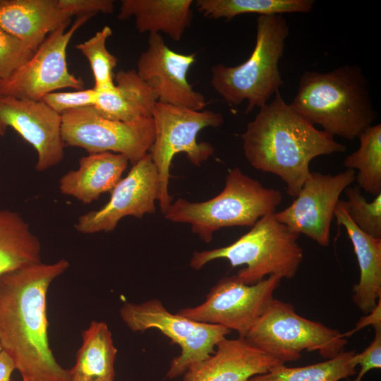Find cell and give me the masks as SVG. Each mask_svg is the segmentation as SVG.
Segmentation results:
<instances>
[{"label": "cell", "instance_id": "obj_9", "mask_svg": "<svg viewBox=\"0 0 381 381\" xmlns=\"http://www.w3.org/2000/svg\"><path fill=\"white\" fill-rule=\"evenodd\" d=\"M61 116L65 146L81 147L89 154H121L133 165L149 152L154 141L152 117L114 121L103 117L94 107L70 110Z\"/></svg>", "mask_w": 381, "mask_h": 381}, {"label": "cell", "instance_id": "obj_22", "mask_svg": "<svg viewBox=\"0 0 381 381\" xmlns=\"http://www.w3.org/2000/svg\"><path fill=\"white\" fill-rule=\"evenodd\" d=\"M81 335L82 344L70 370L71 377L114 380L117 349L107 325L93 320Z\"/></svg>", "mask_w": 381, "mask_h": 381}, {"label": "cell", "instance_id": "obj_25", "mask_svg": "<svg viewBox=\"0 0 381 381\" xmlns=\"http://www.w3.org/2000/svg\"><path fill=\"white\" fill-rule=\"evenodd\" d=\"M314 0H197L196 8L210 19L234 17L248 13L258 16L282 15L289 13H309Z\"/></svg>", "mask_w": 381, "mask_h": 381}, {"label": "cell", "instance_id": "obj_8", "mask_svg": "<svg viewBox=\"0 0 381 381\" xmlns=\"http://www.w3.org/2000/svg\"><path fill=\"white\" fill-rule=\"evenodd\" d=\"M155 138L149 154L159 180V207L164 214L171 203L169 193L170 167L174 156L186 155L189 162L200 167L214 155L213 145L198 143L197 135L205 128H217L224 121L222 114L210 110L196 111L157 102L152 113Z\"/></svg>", "mask_w": 381, "mask_h": 381}, {"label": "cell", "instance_id": "obj_27", "mask_svg": "<svg viewBox=\"0 0 381 381\" xmlns=\"http://www.w3.org/2000/svg\"><path fill=\"white\" fill-rule=\"evenodd\" d=\"M355 353L343 351L325 361L301 367L283 364L248 381H339L356 374V365L352 359Z\"/></svg>", "mask_w": 381, "mask_h": 381}, {"label": "cell", "instance_id": "obj_1", "mask_svg": "<svg viewBox=\"0 0 381 381\" xmlns=\"http://www.w3.org/2000/svg\"><path fill=\"white\" fill-rule=\"evenodd\" d=\"M69 266L61 259L0 276V345L23 381L71 380V370L57 362L49 346L47 318L49 287Z\"/></svg>", "mask_w": 381, "mask_h": 381}, {"label": "cell", "instance_id": "obj_13", "mask_svg": "<svg viewBox=\"0 0 381 381\" xmlns=\"http://www.w3.org/2000/svg\"><path fill=\"white\" fill-rule=\"evenodd\" d=\"M159 189V176L147 153L116 185L109 201L100 209L80 215L75 229L85 234L110 232L125 217L140 219L146 214H154Z\"/></svg>", "mask_w": 381, "mask_h": 381}, {"label": "cell", "instance_id": "obj_7", "mask_svg": "<svg viewBox=\"0 0 381 381\" xmlns=\"http://www.w3.org/2000/svg\"><path fill=\"white\" fill-rule=\"evenodd\" d=\"M244 339L283 363L296 361L303 351L329 359L344 351L346 338L339 331L305 318L294 307L274 298Z\"/></svg>", "mask_w": 381, "mask_h": 381}, {"label": "cell", "instance_id": "obj_29", "mask_svg": "<svg viewBox=\"0 0 381 381\" xmlns=\"http://www.w3.org/2000/svg\"><path fill=\"white\" fill-rule=\"evenodd\" d=\"M111 35V28L105 25L89 40L75 46L90 63L95 80L93 88L97 92L108 90L114 86V69L118 59L106 46L107 40Z\"/></svg>", "mask_w": 381, "mask_h": 381}, {"label": "cell", "instance_id": "obj_32", "mask_svg": "<svg viewBox=\"0 0 381 381\" xmlns=\"http://www.w3.org/2000/svg\"><path fill=\"white\" fill-rule=\"evenodd\" d=\"M97 98V91L93 87L71 92H53L44 95L42 100L57 114L80 108L94 107Z\"/></svg>", "mask_w": 381, "mask_h": 381}, {"label": "cell", "instance_id": "obj_23", "mask_svg": "<svg viewBox=\"0 0 381 381\" xmlns=\"http://www.w3.org/2000/svg\"><path fill=\"white\" fill-rule=\"evenodd\" d=\"M42 262L41 244L18 212L0 209V276Z\"/></svg>", "mask_w": 381, "mask_h": 381}, {"label": "cell", "instance_id": "obj_16", "mask_svg": "<svg viewBox=\"0 0 381 381\" xmlns=\"http://www.w3.org/2000/svg\"><path fill=\"white\" fill-rule=\"evenodd\" d=\"M283 364L244 338H224L217 345L213 355L184 373L183 381H248Z\"/></svg>", "mask_w": 381, "mask_h": 381}, {"label": "cell", "instance_id": "obj_36", "mask_svg": "<svg viewBox=\"0 0 381 381\" xmlns=\"http://www.w3.org/2000/svg\"><path fill=\"white\" fill-rule=\"evenodd\" d=\"M15 369L11 358L1 351L0 353V381H10L11 373Z\"/></svg>", "mask_w": 381, "mask_h": 381}, {"label": "cell", "instance_id": "obj_38", "mask_svg": "<svg viewBox=\"0 0 381 381\" xmlns=\"http://www.w3.org/2000/svg\"><path fill=\"white\" fill-rule=\"evenodd\" d=\"M1 351H2V349H1V345H0V353L1 352Z\"/></svg>", "mask_w": 381, "mask_h": 381}, {"label": "cell", "instance_id": "obj_2", "mask_svg": "<svg viewBox=\"0 0 381 381\" xmlns=\"http://www.w3.org/2000/svg\"><path fill=\"white\" fill-rule=\"evenodd\" d=\"M244 155L255 169L279 176L296 198L310 174L315 157L342 153L346 147L294 111L279 90L260 108L241 135Z\"/></svg>", "mask_w": 381, "mask_h": 381}, {"label": "cell", "instance_id": "obj_28", "mask_svg": "<svg viewBox=\"0 0 381 381\" xmlns=\"http://www.w3.org/2000/svg\"><path fill=\"white\" fill-rule=\"evenodd\" d=\"M230 332L219 325L198 322L192 333L179 345L181 354L171 361L167 376L175 378L193 365L206 360Z\"/></svg>", "mask_w": 381, "mask_h": 381}, {"label": "cell", "instance_id": "obj_19", "mask_svg": "<svg viewBox=\"0 0 381 381\" xmlns=\"http://www.w3.org/2000/svg\"><path fill=\"white\" fill-rule=\"evenodd\" d=\"M334 217L339 226L345 227L360 270V278L353 286L352 301L364 314L370 313L381 298V239L361 231L351 220L339 200Z\"/></svg>", "mask_w": 381, "mask_h": 381}, {"label": "cell", "instance_id": "obj_30", "mask_svg": "<svg viewBox=\"0 0 381 381\" xmlns=\"http://www.w3.org/2000/svg\"><path fill=\"white\" fill-rule=\"evenodd\" d=\"M346 200H339L353 224L368 236L381 239V193L368 202L357 186L345 189Z\"/></svg>", "mask_w": 381, "mask_h": 381}, {"label": "cell", "instance_id": "obj_24", "mask_svg": "<svg viewBox=\"0 0 381 381\" xmlns=\"http://www.w3.org/2000/svg\"><path fill=\"white\" fill-rule=\"evenodd\" d=\"M119 315L132 332L157 329L179 346L198 323L177 313L172 314L157 299L141 303H126L120 308Z\"/></svg>", "mask_w": 381, "mask_h": 381}, {"label": "cell", "instance_id": "obj_12", "mask_svg": "<svg viewBox=\"0 0 381 381\" xmlns=\"http://www.w3.org/2000/svg\"><path fill=\"white\" fill-rule=\"evenodd\" d=\"M356 173L346 169L336 174L310 172L292 203L275 212L276 219L291 231L304 234L320 246H329L334 209Z\"/></svg>", "mask_w": 381, "mask_h": 381}, {"label": "cell", "instance_id": "obj_34", "mask_svg": "<svg viewBox=\"0 0 381 381\" xmlns=\"http://www.w3.org/2000/svg\"><path fill=\"white\" fill-rule=\"evenodd\" d=\"M62 10L73 16H95L99 13L110 14L114 12L111 0H58Z\"/></svg>", "mask_w": 381, "mask_h": 381}, {"label": "cell", "instance_id": "obj_39", "mask_svg": "<svg viewBox=\"0 0 381 381\" xmlns=\"http://www.w3.org/2000/svg\"><path fill=\"white\" fill-rule=\"evenodd\" d=\"M1 80H0V85H1Z\"/></svg>", "mask_w": 381, "mask_h": 381}, {"label": "cell", "instance_id": "obj_21", "mask_svg": "<svg viewBox=\"0 0 381 381\" xmlns=\"http://www.w3.org/2000/svg\"><path fill=\"white\" fill-rule=\"evenodd\" d=\"M192 0H123L118 18H135L140 33L162 32L179 42L192 23Z\"/></svg>", "mask_w": 381, "mask_h": 381}, {"label": "cell", "instance_id": "obj_4", "mask_svg": "<svg viewBox=\"0 0 381 381\" xmlns=\"http://www.w3.org/2000/svg\"><path fill=\"white\" fill-rule=\"evenodd\" d=\"M282 198L279 190L264 187L235 167L229 171L223 190L215 197L198 202L179 198L164 214L169 221L189 224L193 233L210 243L222 228L252 227L261 217L275 212Z\"/></svg>", "mask_w": 381, "mask_h": 381}, {"label": "cell", "instance_id": "obj_26", "mask_svg": "<svg viewBox=\"0 0 381 381\" xmlns=\"http://www.w3.org/2000/svg\"><path fill=\"white\" fill-rule=\"evenodd\" d=\"M358 139L359 147L344 159L343 164L346 169H357V186L376 196L381 193V124L369 126Z\"/></svg>", "mask_w": 381, "mask_h": 381}, {"label": "cell", "instance_id": "obj_31", "mask_svg": "<svg viewBox=\"0 0 381 381\" xmlns=\"http://www.w3.org/2000/svg\"><path fill=\"white\" fill-rule=\"evenodd\" d=\"M23 42L0 28V80L8 78L33 55Z\"/></svg>", "mask_w": 381, "mask_h": 381}, {"label": "cell", "instance_id": "obj_15", "mask_svg": "<svg viewBox=\"0 0 381 381\" xmlns=\"http://www.w3.org/2000/svg\"><path fill=\"white\" fill-rule=\"evenodd\" d=\"M8 128L35 148L38 171L47 170L64 159L61 116L42 100L0 95V136H4Z\"/></svg>", "mask_w": 381, "mask_h": 381}, {"label": "cell", "instance_id": "obj_18", "mask_svg": "<svg viewBox=\"0 0 381 381\" xmlns=\"http://www.w3.org/2000/svg\"><path fill=\"white\" fill-rule=\"evenodd\" d=\"M128 162L121 154H89L80 159L77 169L70 170L61 177L59 190L84 204L92 203L102 194L111 192L121 179Z\"/></svg>", "mask_w": 381, "mask_h": 381}, {"label": "cell", "instance_id": "obj_11", "mask_svg": "<svg viewBox=\"0 0 381 381\" xmlns=\"http://www.w3.org/2000/svg\"><path fill=\"white\" fill-rule=\"evenodd\" d=\"M92 17L79 16L68 30L66 24L48 35L25 64L1 80L0 95L39 101L60 89H83V79L68 68L66 49L73 34Z\"/></svg>", "mask_w": 381, "mask_h": 381}, {"label": "cell", "instance_id": "obj_37", "mask_svg": "<svg viewBox=\"0 0 381 381\" xmlns=\"http://www.w3.org/2000/svg\"><path fill=\"white\" fill-rule=\"evenodd\" d=\"M70 381H114V380H82L78 378L71 377Z\"/></svg>", "mask_w": 381, "mask_h": 381}, {"label": "cell", "instance_id": "obj_10", "mask_svg": "<svg viewBox=\"0 0 381 381\" xmlns=\"http://www.w3.org/2000/svg\"><path fill=\"white\" fill-rule=\"evenodd\" d=\"M282 279L272 275L248 285L236 275L225 277L212 288L202 303L181 309L177 314L235 330L238 337L244 338L274 299Z\"/></svg>", "mask_w": 381, "mask_h": 381}, {"label": "cell", "instance_id": "obj_6", "mask_svg": "<svg viewBox=\"0 0 381 381\" xmlns=\"http://www.w3.org/2000/svg\"><path fill=\"white\" fill-rule=\"evenodd\" d=\"M274 213L261 217L248 232L229 246L194 252L190 266L198 270L216 259H226L233 267L246 265L236 276L248 285L272 275L294 278L303 259L297 241L299 235L279 222Z\"/></svg>", "mask_w": 381, "mask_h": 381}, {"label": "cell", "instance_id": "obj_17", "mask_svg": "<svg viewBox=\"0 0 381 381\" xmlns=\"http://www.w3.org/2000/svg\"><path fill=\"white\" fill-rule=\"evenodd\" d=\"M71 18L58 0H0V28L34 52L48 35L70 24Z\"/></svg>", "mask_w": 381, "mask_h": 381}, {"label": "cell", "instance_id": "obj_14", "mask_svg": "<svg viewBox=\"0 0 381 381\" xmlns=\"http://www.w3.org/2000/svg\"><path fill=\"white\" fill-rule=\"evenodd\" d=\"M195 56L172 51L160 34H149L147 48L140 54L135 71L159 102L200 111L206 106L205 98L187 80Z\"/></svg>", "mask_w": 381, "mask_h": 381}, {"label": "cell", "instance_id": "obj_35", "mask_svg": "<svg viewBox=\"0 0 381 381\" xmlns=\"http://www.w3.org/2000/svg\"><path fill=\"white\" fill-rule=\"evenodd\" d=\"M372 326L375 328L381 327V298H379L374 308L367 314L361 317L355 325V327L346 333H342L344 337H349L361 329Z\"/></svg>", "mask_w": 381, "mask_h": 381}, {"label": "cell", "instance_id": "obj_20", "mask_svg": "<svg viewBox=\"0 0 381 381\" xmlns=\"http://www.w3.org/2000/svg\"><path fill=\"white\" fill-rule=\"evenodd\" d=\"M113 88L97 92L94 107L104 118L133 121L152 116L158 98L135 70H120Z\"/></svg>", "mask_w": 381, "mask_h": 381}, {"label": "cell", "instance_id": "obj_3", "mask_svg": "<svg viewBox=\"0 0 381 381\" xmlns=\"http://www.w3.org/2000/svg\"><path fill=\"white\" fill-rule=\"evenodd\" d=\"M289 106L313 126L349 140L358 138L377 117L369 83L355 64L327 73L304 71Z\"/></svg>", "mask_w": 381, "mask_h": 381}, {"label": "cell", "instance_id": "obj_33", "mask_svg": "<svg viewBox=\"0 0 381 381\" xmlns=\"http://www.w3.org/2000/svg\"><path fill=\"white\" fill-rule=\"evenodd\" d=\"M375 337L370 345L361 353H355L353 361L360 370L354 379L346 381H361L363 376L370 370L381 368V327L375 328Z\"/></svg>", "mask_w": 381, "mask_h": 381}, {"label": "cell", "instance_id": "obj_5", "mask_svg": "<svg viewBox=\"0 0 381 381\" xmlns=\"http://www.w3.org/2000/svg\"><path fill=\"white\" fill-rule=\"evenodd\" d=\"M289 35V28L282 15L258 16L255 44L250 57L236 66H212V89L231 105L247 102L246 113L265 105L284 85L279 61Z\"/></svg>", "mask_w": 381, "mask_h": 381}]
</instances>
